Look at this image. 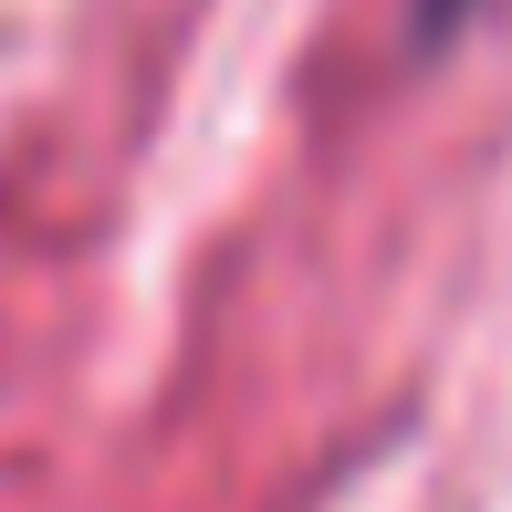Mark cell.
Masks as SVG:
<instances>
[{"mask_svg": "<svg viewBox=\"0 0 512 512\" xmlns=\"http://www.w3.org/2000/svg\"><path fill=\"white\" fill-rule=\"evenodd\" d=\"M471 11H481V0H408V32H418V42H450Z\"/></svg>", "mask_w": 512, "mask_h": 512, "instance_id": "obj_1", "label": "cell"}]
</instances>
